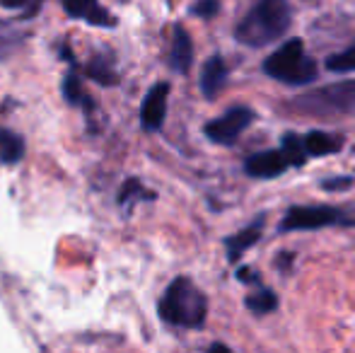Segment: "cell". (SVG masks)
<instances>
[{"mask_svg":"<svg viewBox=\"0 0 355 353\" xmlns=\"http://www.w3.org/2000/svg\"><path fill=\"white\" fill-rule=\"evenodd\" d=\"M63 97L68 99V104H75L78 107L80 102H87L83 92V85H80V78L75 73H68L66 80H63Z\"/></svg>","mask_w":355,"mask_h":353,"instance_id":"obj_19","label":"cell"},{"mask_svg":"<svg viewBox=\"0 0 355 353\" xmlns=\"http://www.w3.org/2000/svg\"><path fill=\"white\" fill-rule=\"evenodd\" d=\"M288 0H257L234 29V39L244 46L261 49L281 39L290 27Z\"/></svg>","mask_w":355,"mask_h":353,"instance_id":"obj_1","label":"cell"},{"mask_svg":"<svg viewBox=\"0 0 355 353\" xmlns=\"http://www.w3.org/2000/svg\"><path fill=\"white\" fill-rule=\"evenodd\" d=\"M167 99H169V85L157 83L148 89L143 104H141V123L145 131H159L167 119Z\"/></svg>","mask_w":355,"mask_h":353,"instance_id":"obj_7","label":"cell"},{"mask_svg":"<svg viewBox=\"0 0 355 353\" xmlns=\"http://www.w3.org/2000/svg\"><path fill=\"white\" fill-rule=\"evenodd\" d=\"M351 223L341 211L329 206H293L281 221V230H319V227Z\"/></svg>","mask_w":355,"mask_h":353,"instance_id":"obj_5","label":"cell"},{"mask_svg":"<svg viewBox=\"0 0 355 353\" xmlns=\"http://www.w3.org/2000/svg\"><path fill=\"white\" fill-rule=\"evenodd\" d=\"M327 191H343V189H351L353 187V179L351 177H336V179H327L322 184Z\"/></svg>","mask_w":355,"mask_h":353,"instance_id":"obj_21","label":"cell"},{"mask_svg":"<svg viewBox=\"0 0 355 353\" xmlns=\"http://www.w3.org/2000/svg\"><path fill=\"white\" fill-rule=\"evenodd\" d=\"M327 68L331 73H353L355 71V42H353V46L346 49V51L329 56Z\"/></svg>","mask_w":355,"mask_h":353,"instance_id":"obj_17","label":"cell"},{"mask_svg":"<svg viewBox=\"0 0 355 353\" xmlns=\"http://www.w3.org/2000/svg\"><path fill=\"white\" fill-rule=\"evenodd\" d=\"M218 10H220V0H196V3L191 5V12L198 15V17H203V19L215 17Z\"/></svg>","mask_w":355,"mask_h":353,"instance_id":"obj_20","label":"cell"},{"mask_svg":"<svg viewBox=\"0 0 355 353\" xmlns=\"http://www.w3.org/2000/svg\"><path fill=\"white\" fill-rule=\"evenodd\" d=\"M261 232H263V218H257L249 227H244L242 232L237 235L227 237L225 240V247H227V259L230 261H237L249 247H254L259 240H261Z\"/></svg>","mask_w":355,"mask_h":353,"instance_id":"obj_12","label":"cell"},{"mask_svg":"<svg viewBox=\"0 0 355 353\" xmlns=\"http://www.w3.org/2000/svg\"><path fill=\"white\" fill-rule=\"evenodd\" d=\"M237 276H239V278H242V281H244V283H254V281H257V283H259V273L249 271V268H239V271H237Z\"/></svg>","mask_w":355,"mask_h":353,"instance_id":"obj_22","label":"cell"},{"mask_svg":"<svg viewBox=\"0 0 355 353\" xmlns=\"http://www.w3.org/2000/svg\"><path fill=\"white\" fill-rule=\"evenodd\" d=\"M87 71H89V78H94V80L102 83V85H114V83L119 80L116 73L112 71V63L104 61V58H94Z\"/></svg>","mask_w":355,"mask_h":353,"instance_id":"obj_18","label":"cell"},{"mask_svg":"<svg viewBox=\"0 0 355 353\" xmlns=\"http://www.w3.org/2000/svg\"><path fill=\"white\" fill-rule=\"evenodd\" d=\"M290 167L285 153L278 148V150H261L254 153L244 160V172L254 179H276L281 177L285 170Z\"/></svg>","mask_w":355,"mask_h":353,"instance_id":"obj_8","label":"cell"},{"mask_svg":"<svg viewBox=\"0 0 355 353\" xmlns=\"http://www.w3.org/2000/svg\"><path fill=\"white\" fill-rule=\"evenodd\" d=\"M254 121V112L249 107H232L223 117L206 123V136L218 146H232Z\"/></svg>","mask_w":355,"mask_h":353,"instance_id":"obj_6","label":"cell"},{"mask_svg":"<svg viewBox=\"0 0 355 353\" xmlns=\"http://www.w3.org/2000/svg\"><path fill=\"white\" fill-rule=\"evenodd\" d=\"M247 307H249V312H254L257 317H263V315H268V312L276 310L278 298H276V293L261 288V291L252 293V295L247 298Z\"/></svg>","mask_w":355,"mask_h":353,"instance_id":"obj_16","label":"cell"},{"mask_svg":"<svg viewBox=\"0 0 355 353\" xmlns=\"http://www.w3.org/2000/svg\"><path fill=\"white\" fill-rule=\"evenodd\" d=\"M157 312L167 325L184 329H201L206 325L208 300L203 291L187 276H177L159 298Z\"/></svg>","mask_w":355,"mask_h":353,"instance_id":"obj_2","label":"cell"},{"mask_svg":"<svg viewBox=\"0 0 355 353\" xmlns=\"http://www.w3.org/2000/svg\"><path fill=\"white\" fill-rule=\"evenodd\" d=\"M27 3H34V0H0L3 8H22V5H27Z\"/></svg>","mask_w":355,"mask_h":353,"instance_id":"obj_23","label":"cell"},{"mask_svg":"<svg viewBox=\"0 0 355 353\" xmlns=\"http://www.w3.org/2000/svg\"><path fill=\"white\" fill-rule=\"evenodd\" d=\"M295 112L314 114V117H331V114H351L355 112V80L334 83L295 97Z\"/></svg>","mask_w":355,"mask_h":353,"instance_id":"obj_4","label":"cell"},{"mask_svg":"<svg viewBox=\"0 0 355 353\" xmlns=\"http://www.w3.org/2000/svg\"><path fill=\"white\" fill-rule=\"evenodd\" d=\"M227 85V66L223 56H211L201 71V92L206 99H215Z\"/></svg>","mask_w":355,"mask_h":353,"instance_id":"obj_11","label":"cell"},{"mask_svg":"<svg viewBox=\"0 0 355 353\" xmlns=\"http://www.w3.org/2000/svg\"><path fill=\"white\" fill-rule=\"evenodd\" d=\"M263 71L285 85H309L317 78V63L304 53L300 39H290L263 61Z\"/></svg>","mask_w":355,"mask_h":353,"instance_id":"obj_3","label":"cell"},{"mask_svg":"<svg viewBox=\"0 0 355 353\" xmlns=\"http://www.w3.org/2000/svg\"><path fill=\"white\" fill-rule=\"evenodd\" d=\"M281 150L285 153V157H288L290 167H302V165H304V160L309 157V155H307V150H304L302 136H295V133H285Z\"/></svg>","mask_w":355,"mask_h":353,"instance_id":"obj_15","label":"cell"},{"mask_svg":"<svg viewBox=\"0 0 355 353\" xmlns=\"http://www.w3.org/2000/svg\"><path fill=\"white\" fill-rule=\"evenodd\" d=\"M22 155H24L22 136H17L12 131H0V160L5 165H15V162L22 160Z\"/></svg>","mask_w":355,"mask_h":353,"instance_id":"obj_14","label":"cell"},{"mask_svg":"<svg viewBox=\"0 0 355 353\" xmlns=\"http://www.w3.org/2000/svg\"><path fill=\"white\" fill-rule=\"evenodd\" d=\"M304 141V150L307 155L322 157V155H334L343 148V138L334 136V133H324V131H312L307 136H302Z\"/></svg>","mask_w":355,"mask_h":353,"instance_id":"obj_13","label":"cell"},{"mask_svg":"<svg viewBox=\"0 0 355 353\" xmlns=\"http://www.w3.org/2000/svg\"><path fill=\"white\" fill-rule=\"evenodd\" d=\"M63 10L73 19H85L94 27H114L116 19L109 10L99 5V0H63Z\"/></svg>","mask_w":355,"mask_h":353,"instance_id":"obj_9","label":"cell"},{"mask_svg":"<svg viewBox=\"0 0 355 353\" xmlns=\"http://www.w3.org/2000/svg\"><path fill=\"white\" fill-rule=\"evenodd\" d=\"M208 353H232V351H230L225 344H213L211 349H208Z\"/></svg>","mask_w":355,"mask_h":353,"instance_id":"obj_24","label":"cell"},{"mask_svg":"<svg viewBox=\"0 0 355 353\" xmlns=\"http://www.w3.org/2000/svg\"><path fill=\"white\" fill-rule=\"evenodd\" d=\"M193 63V42L184 27L174 29L172 37V51H169V68L179 76H187Z\"/></svg>","mask_w":355,"mask_h":353,"instance_id":"obj_10","label":"cell"}]
</instances>
